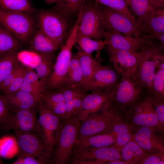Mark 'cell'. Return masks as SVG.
Here are the masks:
<instances>
[{
    "label": "cell",
    "mask_w": 164,
    "mask_h": 164,
    "mask_svg": "<svg viewBox=\"0 0 164 164\" xmlns=\"http://www.w3.org/2000/svg\"><path fill=\"white\" fill-rule=\"evenodd\" d=\"M163 50L164 46L155 41L142 50L135 52L138 62L133 77L150 92L157 67L164 62Z\"/></svg>",
    "instance_id": "6da1fadb"
},
{
    "label": "cell",
    "mask_w": 164,
    "mask_h": 164,
    "mask_svg": "<svg viewBox=\"0 0 164 164\" xmlns=\"http://www.w3.org/2000/svg\"><path fill=\"white\" fill-rule=\"evenodd\" d=\"M146 91L133 77H121L118 84L108 92V103L121 114Z\"/></svg>",
    "instance_id": "7a4b0ae2"
},
{
    "label": "cell",
    "mask_w": 164,
    "mask_h": 164,
    "mask_svg": "<svg viewBox=\"0 0 164 164\" xmlns=\"http://www.w3.org/2000/svg\"><path fill=\"white\" fill-rule=\"evenodd\" d=\"M79 23L76 22L61 49L53 66L52 74L48 79L46 88L51 91L61 90L65 87L72 51L76 43Z\"/></svg>",
    "instance_id": "3957f363"
},
{
    "label": "cell",
    "mask_w": 164,
    "mask_h": 164,
    "mask_svg": "<svg viewBox=\"0 0 164 164\" xmlns=\"http://www.w3.org/2000/svg\"><path fill=\"white\" fill-rule=\"evenodd\" d=\"M153 99L152 94L146 91L137 101L121 114L123 119L134 130L146 126L155 128L160 130Z\"/></svg>",
    "instance_id": "277c9868"
},
{
    "label": "cell",
    "mask_w": 164,
    "mask_h": 164,
    "mask_svg": "<svg viewBox=\"0 0 164 164\" xmlns=\"http://www.w3.org/2000/svg\"><path fill=\"white\" fill-rule=\"evenodd\" d=\"M31 14L0 9V23L21 42L28 43L35 31Z\"/></svg>",
    "instance_id": "5b68a950"
},
{
    "label": "cell",
    "mask_w": 164,
    "mask_h": 164,
    "mask_svg": "<svg viewBox=\"0 0 164 164\" xmlns=\"http://www.w3.org/2000/svg\"><path fill=\"white\" fill-rule=\"evenodd\" d=\"M66 16L55 10H42L37 15L38 29L62 46L69 28Z\"/></svg>",
    "instance_id": "8992f818"
},
{
    "label": "cell",
    "mask_w": 164,
    "mask_h": 164,
    "mask_svg": "<svg viewBox=\"0 0 164 164\" xmlns=\"http://www.w3.org/2000/svg\"><path fill=\"white\" fill-rule=\"evenodd\" d=\"M80 121L77 117L63 121L52 160L55 164H65L70 160L77 137Z\"/></svg>",
    "instance_id": "52a82bcc"
},
{
    "label": "cell",
    "mask_w": 164,
    "mask_h": 164,
    "mask_svg": "<svg viewBox=\"0 0 164 164\" xmlns=\"http://www.w3.org/2000/svg\"><path fill=\"white\" fill-rule=\"evenodd\" d=\"M106 31L103 25L99 5L85 0L78 26V33L96 40L104 38Z\"/></svg>",
    "instance_id": "ba28073f"
},
{
    "label": "cell",
    "mask_w": 164,
    "mask_h": 164,
    "mask_svg": "<svg viewBox=\"0 0 164 164\" xmlns=\"http://www.w3.org/2000/svg\"><path fill=\"white\" fill-rule=\"evenodd\" d=\"M38 117L35 132L53 150L56 145L63 122L48 109L41 99L37 106Z\"/></svg>",
    "instance_id": "9c48e42d"
},
{
    "label": "cell",
    "mask_w": 164,
    "mask_h": 164,
    "mask_svg": "<svg viewBox=\"0 0 164 164\" xmlns=\"http://www.w3.org/2000/svg\"><path fill=\"white\" fill-rule=\"evenodd\" d=\"M120 114L110 105L100 112L90 115L80 122L77 137L108 132Z\"/></svg>",
    "instance_id": "30bf717a"
},
{
    "label": "cell",
    "mask_w": 164,
    "mask_h": 164,
    "mask_svg": "<svg viewBox=\"0 0 164 164\" xmlns=\"http://www.w3.org/2000/svg\"><path fill=\"white\" fill-rule=\"evenodd\" d=\"M99 5L103 25L106 32H117L124 36H139V33L136 22L120 12Z\"/></svg>",
    "instance_id": "8fae6325"
},
{
    "label": "cell",
    "mask_w": 164,
    "mask_h": 164,
    "mask_svg": "<svg viewBox=\"0 0 164 164\" xmlns=\"http://www.w3.org/2000/svg\"><path fill=\"white\" fill-rule=\"evenodd\" d=\"M19 153L32 156L45 164L50 160L52 150L36 132H15Z\"/></svg>",
    "instance_id": "7c38bea8"
},
{
    "label": "cell",
    "mask_w": 164,
    "mask_h": 164,
    "mask_svg": "<svg viewBox=\"0 0 164 164\" xmlns=\"http://www.w3.org/2000/svg\"><path fill=\"white\" fill-rule=\"evenodd\" d=\"M121 76L111 64H100L82 86L86 92H109L119 82Z\"/></svg>",
    "instance_id": "4fadbf2b"
},
{
    "label": "cell",
    "mask_w": 164,
    "mask_h": 164,
    "mask_svg": "<svg viewBox=\"0 0 164 164\" xmlns=\"http://www.w3.org/2000/svg\"><path fill=\"white\" fill-rule=\"evenodd\" d=\"M72 154L71 163L73 164H108L113 161L122 160L120 150L114 146L74 152Z\"/></svg>",
    "instance_id": "5bb4252c"
},
{
    "label": "cell",
    "mask_w": 164,
    "mask_h": 164,
    "mask_svg": "<svg viewBox=\"0 0 164 164\" xmlns=\"http://www.w3.org/2000/svg\"><path fill=\"white\" fill-rule=\"evenodd\" d=\"M163 134L155 128L143 126L134 130V140L148 154L164 153Z\"/></svg>",
    "instance_id": "9a60e30c"
},
{
    "label": "cell",
    "mask_w": 164,
    "mask_h": 164,
    "mask_svg": "<svg viewBox=\"0 0 164 164\" xmlns=\"http://www.w3.org/2000/svg\"><path fill=\"white\" fill-rule=\"evenodd\" d=\"M106 49L110 63L121 77H133L137 64L135 53L118 49L106 45Z\"/></svg>",
    "instance_id": "2e32d148"
},
{
    "label": "cell",
    "mask_w": 164,
    "mask_h": 164,
    "mask_svg": "<svg viewBox=\"0 0 164 164\" xmlns=\"http://www.w3.org/2000/svg\"><path fill=\"white\" fill-rule=\"evenodd\" d=\"M107 45L132 53L141 51L152 44L154 40L141 37L124 36L120 33L106 32L104 37Z\"/></svg>",
    "instance_id": "e0dca14e"
},
{
    "label": "cell",
    "mask_w": 164,
    "mask_h": 164,
    "mask_svg": "<svg viewBox=\"0 0 164 164\" xmlns=\"http://www.w3.org/2000/svg\"><path fill=\"white\" fill-rule=\"evenodd\" d=\"M36 109L20 110L13 112L2 127L6 130H14L15 132H35L37 120Z\"/></svg>",
    "instance_id": "ac0fdd59"
},
{
    "label": "cell",
    "mask_w": 164,
    "mask_h": 164,
    "mask_svg": "<svg viewBox=\"0 0 164 164\" xmlns=\"http://www.w3.org/2000/svg\"><path fill=\"white\" fill-rule=\"evenodd\" d=\"M108 92L92 91L86 93L77 115L80 122L90 115L100 112L110 105L108 102Z\"/></svg>",
    "instance_id": "d6986e66"
},
{
    "label": "cell",
    "mask_w": 164,
    "mask_h": 164,
    "mask_svg": "<svg viewBox=\"0 0 164 164\" xmlns=\"http://www.w3.org/2000/svg\"><path fill=\"white\" fill-rule=\"evenodd\" d=\"M115 143V138L110 132L77 137L72 152L90 149L114 146Z\"/></svg>",
    "instance_id": "ffe728a7"
},
{
    "label": "cell",
    "mask_w": 164,
    "mask_h": 164,
    "mask_svg": "<svg viewBox=\"0 0 164 164\" xmlns=\"http://www.w3.org/2000/svg\"><path fill=\"white\" fill-rule=\"evenodd\" d=\"M136 27L139 34L164 33V8L153 9Z\"/></svg>",
    "instance_id": "44dd1931"
},
{
    "label": "cell",
    "mask_w": 164,
    "mask_h": 164,
    "mask_svg": "<svg viewBox=\"0 0 164 164\" xmlns=\"http://www.w3.org/2000/svg\"><path fill=\"white\" fill-rule=\"evenodd\" d=\"M134 129L120 114L114 122L108 132L115 138L114 146L120 150L125 145L134 140Z\"/></svg>",
    "instance_id": "7402d4cb"
},
{
    "label": "cell",
    "mask_w": 164,
    "mask_h": 164,
    "mask_svg": "<svg viewBox=\"0 0 164 164\" xmlns=\"http://www.w3.org/2000/svg\"><path fill=\"white\" fill-rule=\"evenodd\" d=\"M8 100L13 112L20 110L36 108L38 101L32 95L20 90L4 95Z\"/></svg>",
    "instance_id": "603a6c76"
},
{
    "label": "cell",
    "mask_w": 164,
    "mask_h": 164,
    "mask_svg": "<svg viewBox=\"0 0 164 164\" xmlns=\"http://www.w3.org/2000/svg\"><path fill=\"white\" fill-rule=\"evenodd\" d=\"M31 50L44 53H53L59 47L54 41L38 29L35 30L29 43Z\"/></svg>",
    "instance_id": "cb8c5ba5"
},
{
    "label": "cell",
    "mask_w": 164,
    "mask_h": 164,
    "mask_svg": "<svg viewBox=\"0 0 164 164\" xmlns=\"http://www.w3.org/2000/svg\"><path fill=\"white\" fill-rule=\"evenodd\" d=\"M21 42L0 23V56L17 53Z\"/></svg>",
    "instance_id": "d4e9b609"
},
{
    "label": "cell",
    "mask_w": 164,
    "mask_h": 164,
    "mask_svg": "<svg viewBox=\"0 0 164 164\" xmlns=\"http://www.w3.org/2000/svg\"><path fill=\"white\" fill-rule=\"evenodd\" d=\"M120 152L122 160L127 164H138L148 154L145 152L134 140L123 146Z\"/></svg>",
    "instance_id": "484cf974"
},
{
    "label": "cell",
    "mask_w": 164,
    "mask_h": 164,
    "mask_svg": "<svg viewBox=\"0 0 164 164\" xmlns=\"http://www.w3.org/2000/svg\"><path fill=\"white\" fill-rule=\"evenodd\" d=\"M78 48L75 54L78 58L83 72V85L89 79L101 63L97 59L93 56L92 54L85 53Z\"/></svg>",
    "instance_id": "4316f807"
},
{
    "label": "cell",
    "mask_w": 164,
    "mask_h": 164,
    "mask_svg": "<svg viewBox=\"0 0 164 164\" xmlns=\"http://www.w3.org/2000/svg\"><path fill=\"white\" fill-rule=\"evenodd\" d=\"M84 82L82 70L75 54L70 61L65 87H82Z\"/></svg>",
    "instance_id": "83f0119b"
},
{
    "label": "cell",
    "mask_w": 164,
    "mask_h": 164,
    "mask_svg": "<svg viewBox=\"0 0 164 164\" xmlns=\"http://www.w3.org/2000/svg\"><path fill=\"white\" fill-rule=\"evenodd\" d=\"M128 9L136 19V25L142 22L155 8L148 0H125Z\"/></svg>",
    "instance_id": "f1b7e54d"
},
{
    "label": "cell",
    "mask_w": 164,
    "mask_h": 164,
    "mask_svg": "<svg viewBox=\"0 0 164 164\" xmlns=\"http://www.w3.org/2000/svg\"><path fill=\"white\" fill-rule=\"evenodd\" d=\"M76 43L78 44L79 48L84 52L92 54L94 51L100 53V51L107 44L106 40H96L78 33L76 39Z\"/></svg>",
    "instance_id": "f546056e"
},
{
    "label": "cell",
    "mask_w": 164,
    "mask_h": 164,
    "mask_svg": "<svg viewBox=\"0 0 164 164\" xmlns=\"http://www.w3.org/2000/svg\"><path fill=\"white\" fill-rule=\"evenodd\" d=\"M0 9L30 13L36 11L30 0H0Z\"/></svg>",
    "instance_id": "4dcf8cb0"
},
{
    "label": "cell",
    "mask_w": 164,
    "mask_h": 164,
    "mask_svg": "<svg viewBox=\"0 0 164 164\" xmlns=\"http://www.w3.org/2000/svg\"><path fill=\"white\" fill-rule=\"evenodd\" d=\"M19 149L15 137L5 136L0 138V156L5 158H12Z\"/></svg>",
    "instance_id": "1f68e13d"
},
{
    "label": "cell",
    "mask_w": 164,
    "mask_h": 164,
    "mask_svg": "<svg viewBox=\"0 0 164 164\" xmlns=\"http://www.w3.org/2000/svg\"><path fill=\"white\" fill-rule=\"evenodd\" d=\"M43 55V53L32 50H23L16 53L17 60L21 63L32 69H35L40 63Z\"/></svg>",
    "instance_id": "d6a6232c"
},
{
    "label": "cell",
    "mask_w": 164,
    "mask_h": 164,
    "mask_svg": "<svg viewBox=\"0 0 164 164\" xmlns=\"http://www.w3.org/2000/svg\"><path fill=\"white\" fill-rule=\"evenodd\" d=\"M53 53H43L40 63L35 68L36 73L40 80L47 82L53 70Z\"/></svg>",
    "instance_id": "836d02e7"
},
{
    "label": "cell",
    "mask_w": 164,
    "mask_h": 164,
    "mask_svg": "<svg viewBox=\"0 0 164 164\" xmlns=\"http://www.w3.org/2000/svg\"><path fill=\"white\" fill-rule=\"evenodd\" d=\"M16 53L0 56V85L16 67L18 61Z\"/></svg>",
    "instance_id": "e575fe53"
},
{
    "label": "cell",
    "mask_w": 164,
    "mask_h": 164,
    "mask_svg": "<svg viewBox=\"0 0 164 164\" xmlns=\"http://www.w3.org/2000/svg\"><path fill=\"white\" fill-rule=\"evenodd\" d=\"M85 0H60L56 4L54 9L67 16L79 12Z\"/></svg>",
    "instance_id": "d590c367"
},
{
    "label": "cell",
    "mask_w": 164,
    "mask_h": 164,
    "mask_svg": "<svg viewBox=\"0 0 164 164\" xmlns=\"http://www.w3.org/2000/svg\"><path fill=\"white\" fill-rule=\"evenodd\" d=\"M150 93L153 98L164 100V69L157 70Z\"/></svg>",
    "instance_id": "8d00e7d4"
},
{
    "label": "cell",
    "mask_w": 164,
    "mask_h": 164,
    "mask_svg": "<svg viewBox=\"0 0 164 164\" xmlns=\"http://www.w3.org/2000/svg\"><path fill=\"white\" fill-rule=\"evenodd\" d=\"M95 2L120 12L136 22V19L130 12L125 0H93Z\"/></svg>",
    "instance_id": "74e56055"
},
{
    "label": "cell",
    "mask_w": 164,
    "mask_h": 164,
    "mask_svg": "<svg viewBox=\"0 0 164 164\" xmlns=\"http://www.w3.org/2000/svg\"><path fill=\"white\" fill-rule=\"evenodd\" d=\"M27 68V67L22 64L12 84L2 92L4 95L12 94L20 90L21 87L24 81Z\"/></svg>",
    "instance_id": "f35d334b"
},
{
    "label": "cell",
    "mask_w": 164,
    "mask_h": 164,
    "mask_svg": "<svg viewBox=\"0 0 164 164\" xmlns=\"http://www.w3.org/2000/svg\"><path fill=\"white\" fill-rule=\"evenodd\" d=\"M24 82L31 84L41 90L43 92L46 88L47 82H43L33 69L27 67Z\"/></svg>",
    "instance_id": "ab89813d"
},
{
    "label": "cell",
    "mask_w": 164,
    "mask_h": 164,
    "mask_svg": "<svg viewBox=\"0 0 164 164\" xmlns=\"http://www.w3.org/2000/svg\"><path fill=\"white\" fill-rule=\"evenodd\" d=\"M12 113L5 96L0 94V125L2 126L6 123Z\"/></svg>",
    "instance_id": "60d3db41"
},
{
    "label": "cell",
    "mask_w": 164,
    "mask_h": 164,
    "mask_svg": "<svg viewBox=\"0 0 164 164\" xmlns=\"http://www.w3.org/2000/svg\"><path fill=\"white\" fill-rule=\"evenodd\" d=\"M44 104L48 109L58 117L62 121H63L66 120V105L64 101L51 104Z\"/></svg>",
    "instance_id": "b9f144b4"
},
{
    "label": "cell",
    "mask_w": 164,
    "mask_h": 164,
    "mask_svg": "<svg viewBox=\"0 0 164 164\" xmlns=\"http://www.w3.org/2000/svg\"><path fill=\"white\" fill-rule=\"evenodd\" d=\"M153 103L160 129L164 132V100H159L153 98Z\"/></svg>",
    "instance_id": "7bdbcfd3"
},
{
    "label": "cell",
    "mask_w": 164,
    "mask_h": 164,
    "mask_svg": "<svg viewBox=\"0 0 164 164\" xmlns=\"http://www.w3.org/2000/svg\"><path fill=\"white\" fill-rule=\"evenodd\" d=\"M41 99L46 104H51L64 101L63 95L61 90L45 94L43 93Z\"/></svg>",
    "instance_id": "ee69618b"
},
{
    "label": "cell",
    "mask_w": 164,
    "mask_h": 164,
    "mask_svg": "<svg viewBox=\"0 0 164 164\" xmlns=\"http://www.w3.org/2000/svg\"><path fill=\"white\" fill-rule=\"evenodd\" d=\"M22 64L19 61L13 71L4 80L0 85V91L2 93L12 83L19 72Z\"/></svg>",
    "instance_id": "f6af8a7d"
},
{
    "label": "cell",
    "mask_w": 164,
    "mask_h": 164,
    "mask_svg": "<svg viewBox=\"0 0 164 164\" xmlns=\"http://www.w3.org/2000/svg\"><path fill=\"white\" fill-rule=\"evenodd\" d=\"M87 92L82 88H80L75 94L73 99V115L77 117L82 104L83 97Z\"/></svg>",
    "instance_id": "bcb514c9"
},
{
    "label": "cell",
    "mask_w": 164,
    "mask_h": 164,
    "mask_svg": "<svg viewBox=\"0 0 164 164\" xmlns=\"http://www.w3.org/2000/svg\"><path fill=\"white\" fill-rule=\"evenodd\" d=\"M33 96L39 101L41 99L43 92L40 89L29 83L23 82L20 90Z\"/></svg>",
    "instance_id": "7dc6e473"
},
{
    "label": "cell",
    "mask_w": 164,
    "mask_h": 164,
    "mask_svg": "<svg viewBox=\"0 0 164 164\" xmlns=\"http://www.w3.org/2000/svg\"><path fill=\"white\" fill-rule=\"evenodd\" d=\"M12 164H43V162L35 157L27 154L20 153L17 159Z\"/></svg>",
    "instance_id": "c3c4849f"
},
{
    "label": "cell",
    "mask_w": 164,
    "mask_h": 164,
    "mask_svg": "<svg viewBox=\"0 0 164 164\" xmlns=\"http://www.w3.org/2000/svg\"><path fill=\"white\" fill-rule=\"evenodd\" d=\"M164 153H151L147 155L138 164H159L164 160Z\"/></svg>",
    "instance_id": "681fc988"
},
{
    "label": "cell",
    "mask_w": 164,
    "mask_h": 164,
    "mask_svg": "<svg viewBox=\"0 0 164 164\" xmlns=\"http://www.w3.org/2000/svg\"><path fill=\"white\" fill-rule=\"evenodd\" d=\"M139 36L158 41L164 46V33H154L149 35H144L140 33Z\"/></svg>",
    "instance_id": "f907efd6"
},
{
    "label": "cell",
    "mask_w": 164,
    "mask_h": 164,
    "mask_svg": "<svg viewBox=\"0 0 164 164\" xmlns=\"http://www.w3.org/2000/svg\"><path fill=\"white\" fill-rule=\"evenodd\" d=\"M150 5L155 9L164 8V0H148Z\"/></svg>",
    "instance_id": "816d5d0a"
},
{
    "label": "cell",
    "mask_w": 164,
    "mask_h": 164,
    "mask_svg": "<svg viewBox=\"0 0 164 164\" xmlns=\"http://www.w3.org/2000/svg\"><path fill=\"white\" fill-rule=\"evenodd\" d=\"M109 164H127L125 162L122 160H117L109 162Z\"/></svg>",
    "instance_id": "f5cc1de1"
},
{
    "label": "cell",
    "mask_w": 164,
    "mask_h": 164,
    "mask_svg": "<svg viewBox=\"0 0 164 164\" xmlns=\"http://www.w3.org/2000/svg\"><path fill=\"white\" fill-rule=\"evenodd\" d=\"M45 2L47 4L50 5L52 4H56L58 3L60 0H44Z\"/></svg>",
    "instance_id": "db71d44e"
},
{
    "label": "cell",
    "mask_w": 164,
    "mask_h": 164,
    "mask_svg": "<svg viewBox=\"0 0 164 164\" xmlns=\"http://www.w3.org/2000/svg\"><path fill=\"white\" fill-rule=\"evenodd\" d=\"M3 162L1 159V157L0 156V164H3Z\"/></svg>",
    "instance_id": "11a10c76"
}]
</instances>
